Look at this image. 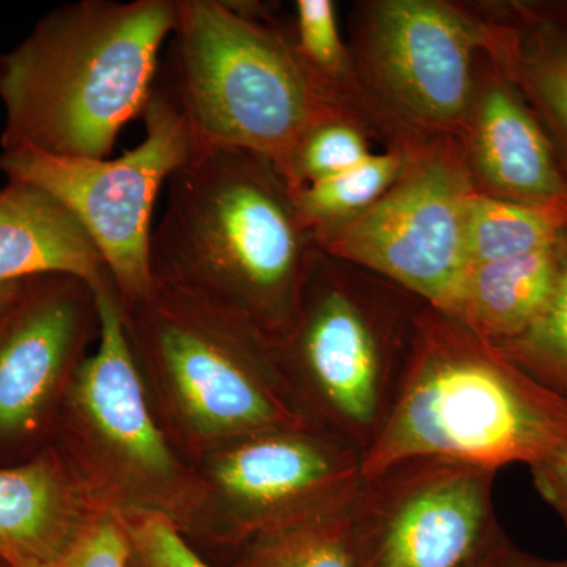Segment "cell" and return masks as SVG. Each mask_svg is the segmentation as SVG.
<instances>
[{
	"label": "cell",
	"instance_id": "3957f363",
	"mask_svg": "<svg viewBox=\"0 0 567 567\" xmlns=\"http://www.w3.org/2000/svg\"><path fill=\"white\" fill-rule=\"evenodd\" d=\"M566 446L567 398L427 305L391 415L363 453V477L412 457L498 472L539 464Z\"/></svg>",
	"mask_w": 567,
	"mask_h": 567
},
{
	"label": "cell",
	"instance_id": "44dd1931",
	"mask_svg": "<svg viewBox=\"0 0 567 567\" xmlns=\"http://www.w3.org/2000/svg\"><path fill=\"white\" fill-rule=\"evenodd\" d=\"M230 567H360L347 511L254 537Z\"/></svg>",
	"mask_w": 567,
	"mask_h": 567
},
{
	"label": "cell",
	"instance_id": "484cf974",
	"mask_svg": "<svg viewBox=\"0 0 567 567\" xmlns=\"http://www.w3.org/2000/svg\"><path fill=\"white\" fill-rule=\"evenodd\" d=\"M128 559L130 540L122 518L106 513L58 558L14 567H128Z\"/></svg>",
	"mask_w": 567,
	"mask_h": 567
},
{
	"label": "cell",
	"instance_id": "4316f807",
	"mask_svg": "<svg viewBox=\"0 0 567 567\" xmlns=\"http://www.w3.org/2000/svg\"><path fill=\"white\" fill-rule=\"evenodd\" d=\"M537 494L561 517L567 528V446L529 466Z\"/></svg>",
	"mask_w": 567,
	"mask_h": 567
},
{
	"label": "cell",
	"instance_id": "6da1fadb",
	"mask_svg": "<svg viewBox=\"0 0 567 567\" xmlns=\"http://www.w3.org/2000/svg\"><path fill=\"white\" fill-rule=\"evenodd\" d=\"M166 186L152 279L203 295L275 341L293 320L319 251L289 183L262 156L207 147Z\"/></svg>",
	"mask_w": 567,
	"mask_h": 567
},
{
	"label": "cell",
	"instance_id": "8fae6325",
	"mask_svg": "<svg viewBox=\"0 0 567 567\" xmlns=\"http://www.w3.org/2000/svg\"><path fill=\"white\" fill-rule=\"evenodd\" d=\"M475 193L458 137L416 145L385 196L316 237L317 248L446 312L468 268L465 227Z\"/></svg>",
	"mask_w": 567,
	"mask_h": 567
},
{
	"label": "cell",
	"instance_id": "f1b7e54d",
	"mask_svg": "<svg viewBox=\"0 0 567 567\" xmlns=\"http://www.w3.org/2000/svg\"><path fill=\"white\" fill-rule=\"evenodd\" d=\"M7 293H9V289H3L2 292H0V305L6 300Z\"/></svg>",
	"mask_w": 567,
	"mask_h": 567
},
{
	"label": "cell",
	"instance_id": "d6986e66",
	"mask_svg": "<svg viewBox=\"0 0 567 567\" xmlns=\"http://www.w3.org/2000/svg\"><path fill=\"white\" fill-rule=\"evenodd\" d=\"M567 233V208L528 205L475 193L465 227L468 267L525 256L557 245Z\"/></svg>",
	"mask_w": 567,
	"mask_h": 567
},
{
	"label": "cell",
	"instance_id": "7402d4cb",
	"mask_svg": "<svg viewBox=\"0 0 567 567\" xmlns=\"http://www.w3.org/2000/svg\"><path fill=\"white\" fill-rule=\"evenodd\" d=\"M293 44L306 69L339 106L361 112L352 52L342 41L331 0L295 2Z\"/></svg>",
	"mask_w": 567,
	"mask_h": 567
},
{
	"label": "cell",
	"instance_id": "cb8c5ba5",
	"mask_svg": "<svg viewBox=\"0 0 567 567\" xmlns=\"http://www.w3.org/2000/svg\"><path fill=\"white\" fill-rule=\"evenodd\" d=\"M558 249V278L547 305L524 333L494 346L537 382L567 398V233Z\"/></svg>",
	"mask_w": 567,
	"mask_h": 567
},
{
	"label": "cell",
	"instance_id": "ba28073f",
	"mask_svg": "<svg viewBox=\"0 0 567 567\" xmlns=\"http://www.w3.org/2000/svg\"><path fill=\"white\" fill-rule=\"evenodd\" d=\"M494 35L488 14L440 0L363 3L350 52L365 121L393 145L461 136Z\"/></svg>",
	"mask_w": 567,
	"mask_h": 567
},
{
	"label": "cell",
	"instance_id": "5b68a950",
	"mask_svg": "<svg viewBox=\"0 0 567 567\" xmlns=\"http://www.w3.org/2000/svg\"><path fill=\"white\" fill-rule=\"evenodd\" d=\"M424 301L317 251L292 322L271 342L295 404L322 434L361 454L401 390Z\"/></svg>",
	"mask_w": 567,
	"mask_h": 567
},
{
	"label": "cell",
	"instance_id": "30bf717a",
	"mask_svg": "<svg viewBox=\"0 0 567 567\" xmlns=\"http://www.w3.org/2000/svg\"><path fill=\"white\" fill-rule=\"evenodd\" d=\"M144 141L118 158H62L2 151L9 182L37 186L63 205L99 249L123 303L152 286V215L164 183L199 151L171 93L155 84L144 114Z\"/></svg>",
	"mask_w": 567,
	"mask_h": 567
},
{
	"label": "cell",
	"instance_id": "e0dca14e",
	"mask_svg": "<svg viewBox=\"0 0 567 567\" xmlns=\"http://www.w3.org/2000/svg\"><path fill=\"white\" fill-rule=\"evenodd\" d=\"M106 271L91 237L51 194L21 182L0 189V290L51 274L93 284Z\"/></svg>",
	"mask_w": 567,
	"mask_h": 567
},
{
	"label": "cell",
	"instance_id": "83f0119b",
	"mask_svg": "<svg viewBox=\"0 0 567 567\" xmlns=\"http://www.w3.org/2000/svg\"><path fill=\"white\" fill-rule=\"evenodd\" d=\"M470 567H567V557L544 558L524 550L502 528Z\"/></svg>",
	"mask_w": 567,
	"mask_h": 567
},
{
	"label": "cell",
	"instance_id": "7c38bea8",
	"mask_svg": "<svg viewBox=\"0 0 567 567\" xmlns=\"http://www.w3.org/2000/svg\"><path fill=\"white\" fill-rule=\"evenodd\" d=\"M496 472L412 457L363 477L347 520L360 567H470L502 529Z\"/></svg>",
	"mask_w": 567,
	"mask_h": 567
},
{
	"label": "cell",
	"instance_id": "f546056e",
	"mask_svg": "<svg viewBox=\"0 0 567 567\" xmlns=\"http://www.w3.org/2000/svg\"><path fill=\"white\" fill-rule=\"evenodd\" d=\"M0 567H3L2 565H0Z\"/></svg>",
	"mask_w": 567,
	"mask_h": 567
},
{
	"label": "cell",
	"instance_id": "52a82bcc",
	"mask_svg": "<svg viewBox=\"0 0 567 567\" xmlns=\"http://www.w3.org/2000/svg\"><path fill=\"white\" fill-rule=\"evenodd\" d=\"M93 287L100 338L71 383L54 443L107 511L155 514L181 529L192 505L193 466L153 412L110 271Z\"/></svg>",
	"mask_w": 567,
	"mask_h": 567
},
{
	"label": "cell",
	"instance_id": "7a4b0ae2",
	"mask_svg": "<svg viewBox=\"0 0 567 567\" xmlns=\"http://www.w3.org/2000/svg\"><path fill=\"white\" fill-rule=\"evenodd\" d=\"M177 0H81L52 10L0 55L2 151L107 158L142 117Z\"/></svg>",
	"mask_w": 567,
	"mask_h": 567
},
{
	"label": "cell",
	"instance_id": "603a6c76",
	"mask_svg": "<svg viewBox=\"0 0 567 567\" xmlns=\"http://www.w3.org/2000/svg\"><path fill=\"white\" fill-rule=\"evenodd\" d=\"M374 153L363 115L338 107L303 134L284 178L295 193L344 174Z\"/></svg>",
	"mask_w": 567,
	"mask_h": 567
},
{
	"label": "cell",
	"instance_id": "ac0fdd59",
	"mask_svg": "<svg viewBox=\"0 0 567 567\" xmlns=\"http://www.w3.org/2000/svg\"><path fill=\"white\" fill-rule=\"evenodd\" d=\"M558 245L559 241L525 256L466 268L446 315L491 344L524 333L554 292L559 268Z\"/></svg>",
	"mask_w": 567,
	"mask_h": 567
},
{
	"label": "cell",
	"instance_id": "d4e9b609",
	"mask_svg": "<svg viewBox=\"0 0 567 567\" xmlns=\"http://www.w3.org/2000/svg\"><path fill=\"white\" fill-rule=\"evenodd\" d=\"M121 518L130 540L128 567H212L166 517L126 514Z\"/></svg>",
	"mask_w": 567,
	"mask_h": 567
},
{
	"label": "cell",
	"instance_id": "ffe728a7",
	"mask_svg": "<svg viewBox=\"0 0 567 567\" xmlns=\"http://www.w3.org/2000/svg\"><path fill=\"white\" fill-rule=\"evenodd\" d=\"M415 147L391 145L344 174L295 192L298 215L315 240L379 203L404 173Z\"/></svg>",
	"mask_w": 567,
	"mask_h": 567
},
{
	"label": "cell",
	"instance_id": "8992f818",
	"mask_svg": "<svg viewBox=\"0 0 567 567\" xmlns=\"http://www.w3.org/2000/svg\"><path fill=\"white\" fill-rule=\"evenodd\" d=\"M173 35L164 87L197 148L254 153L284 177L303 134L342 107L306 69L293 35L251 3L177 0Z\"/></svg>",
	"mask_w": 567,
	"mask_h": 567
},
{
	"label": "cell",
	"instance_id": "9a60e30c",
	"mask_svg": "<svg viewBox=\"0 0 567 567\" xmlns=\"http://www.w3.org/2000/svg\"><path fill=\"white\" fill-rule=\"evenodd\" d=\"M106 513L58 443L0 466V565L58 558Z\"/></svg>",
	"mask_w": 567,
	"mask_h": 567
},
{
	"label": "cell",
	"instance_id": "4fadbf2b",
	"mask_svg": "<svg viewBox=\"0 0 567 567\" xmlns=\"http://www.w3.org/2000/svg\"><path fill=\"white\" fill-rule=\"evenodd\" d=\"M99 338L91 281L51 274L17 282L0 305V466L55 442L71 383Z\"/></svg>",
	"mask_w": 567,
	"mask_h": 567
},
{
	"label": "cell",
	"instance_id": "2e32d148",
	"mask_svg": "<svg viewBox=\"0 0 567 567\" xmlns=\"http://www.w3.org/2000/svg\"><path fill=\"white\" fill-rule=\"evenodd\" d=\"M495 10L488 55L535 111L567 181V3H509Z\"/></svg>",
	"mask_w": 567,
	"mask_h": 567
},
{
	"label": "cell",
	"instance_id": "5bb4252c",
	"mask_svg": "<svg viewBox=\"0 0 567 567\" xmlns=\"http://www.w3.org/2000/svg\"><path fill=\"white\" fill-rule=\"evenodd\" d=\"M458 141L477 193L567 208V181L550 140L525 96L487 52Z\"/></svg>",
	"mask_w": 567,
	"mask_h": 567
},
{
	"label": "cell",
	"instance_id": "277c9868",
	"mask_svg": "<svg viewBox=\"0 0 567 567\" xmlns=\"http://www.w3.org/2000/svg\"><path fill=\"white\" fill-rule=\"evenodd\" d=\"M122 308L153 412L189 464L264 432L315 429L282 382L271 342L246 320L158 279Z\"/></svg>",
	"mask_w": 567,
	"mask_h": 567
},
{
	"label": "cell",
	"instance_id": "9c48e42d",
	"mask_svg": "<svg viewBox=\"0 0 567 567\" xmlns=\"http://www.w3.org/2000/svg\"><path fill=\"white\" fill-rule=\"evenodd\" d=\"M193 495L178 532L237 551L254 537L349 509L363 454L316 429L264 432L192 462Z\"/></svg>",
	"mask_w": 567,
	"mask_h": 567
}]
</instances>
